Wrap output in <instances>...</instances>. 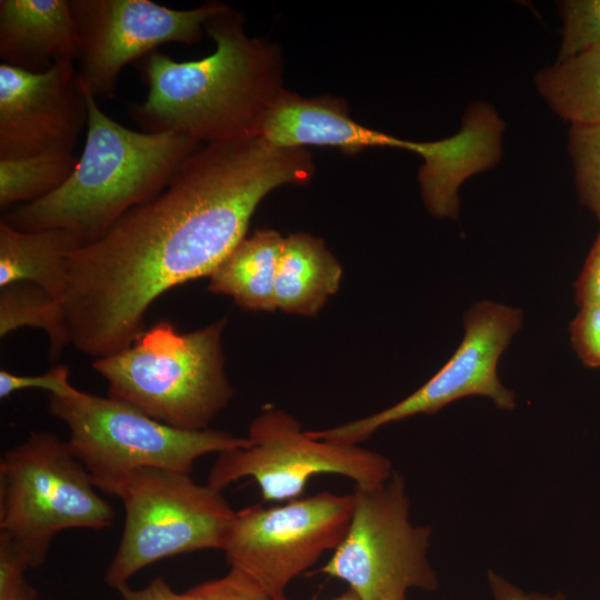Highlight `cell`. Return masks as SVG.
I'll list each match as a JSON object with an SVG mask.
<instances>
[{
    "mask_svg": "<svg viewBox=\"0 0 600 600\" xmlns=\"http://www.w3.org/2000/svg\"><path fill=\"white\" fill-rule=\"evenodd\" d=\"M313 173L307 150L261 137L199 148L161 193L70 254L60 301L70 344L96 359L131 346L156 299L209 277L269 192Z\"/></svg>",
    "mask_w": 600,
    "mask_h": 600,
    "instance_id": "cell-1",
    "label": "cell"
},
{
    "mask_svg": "<svg viewBox=\"0 0 600 600\" xmlns=\"http://www.w3.org/2000/svg\"><path fill=\"white\" fill-rule=\"evenodd\" d=\"M204 30L214 51L176 61L154 51L141 63L147 98L128 113L144 132H172L219 144L259 137L262 119L282 88V59L272 43L249 37L227 7Z\"/></svg>",
    "mask_w": 600,
    "mask_h": 600,
    "instance_id": "cell-2",
    "label": "cell"
},
{
    "mask_svg": "<svg viewBox=\"0 0 600 600\" xmlns=\"http://www.w3.org/2000/svg\"><path fill=\"white\" fill-rule=\"evenodd\" d=\"M86 96V144L73 172L52 193L2 217L11 227L63 229L82 244L92 242L127 212L161 193L199 149L197 141L181 134L128 129L108 117L87 90Z\"/></svg>",
    "mask_w": 600,
    "mask_h": 600,
    "instance_id": "cell-3",
    "label": "cell"
},
{
    "mask_svg": "<svg viewBox=\"0 0 600 600\" xmlns=\"http://www.w3.org/2000/svg\"><path fill=\"white\" fill-rule=\"evenodd\" d=\"M226 319L190 332L169 321L154 323L92 368L108 383V397L170 427L209 429L233 396L221 346Z\"/></svg>",
    "mask_w": 600,
    "mask_h": 600,
    "instance_id": "cell-4",
    "label": "cell"
},
{
    "mask_svg": "<svg viewBox=\"0 0 600 600\" xmlns=\"http://www.w3.org/2000/svg\"><path fill=\"white\" fill-rule=\"evenodd\" d=\"M49 412L68 427L69 447L96 488L110 494L139 469L191 473L199 458L249 443L247 437L210 428L180 430L73 386L66 393L49 396Z\"/></svg>",
    "mask_w": 600,
    "mask_h": 600,
    "instance_id": "cell-5",
    "label": "cell"
},
{
    "mask_svg": "<svg viewBox=\"0 0 600 600\" xmlns=\"http://www.w3.org/2000/svg\"><path fill=\"white\" fill-rule=\"evenodd\" d=\"M114 511L96 491L68 441L31 432L0 460V536L30 568L42 564L54 537L68 529H104Z\"/></svg>",
    "mask_w": 600,
    "mask_h": 600,
    "instance_id": "cell-6",
    "label": "cell"
},
{
    "mask_svg": "<svg viewBox=\"0 0 600 600\" xmlns=\"http://www.w3.org/2000/svg\"><path fill=\"white\" fill-rule=\"evenodd\" d=\"M126 518L106 583L119 591L143 568L173 556L222 550L234 510L219 491L199 484L191 473L139 469L114 494Z\"/></svg>",
    "mask_w": 600,
    "mask_h": 600,
    "instance_id": "cell-7",
    "label": "cell"
},
{
    "mask_svg": "<svg viewBox=\"0 0 600 600\" xmlns=\"http://www.w3.org/2000/svg\"><path fill=\"white\" fill-rule=\"evenodd\" d=\"M347 532L321 568L344 581L361 600H408L411 589L433 591L429 562L431 530L410 520L404 478L393 471L383 483L356 488Z\"/></svg>",
    "mask_w": 600,
    "mask_h": 600,
    "instance_id": "cell-8",
    "label": "cell"
},
{
    "mask_svg": "<svg viewBox=\"0 0 600 600\" xmlns=\"http://www.w3.org/2000/svg\"><path fill=\"white\" fill-rule=\"evenodd\" d=\"M247 439V446L218 454L207 484L222 491L250 478L266 502H284L300 498L319 474L341 476L366 489L386 482L393 473L392 462L381 453L312 438L294 417L272 407L252 420Z\"/></svg>",
    "mask_w": 600,
    "mask_h": 600,
    "instance_id": "cell-9",
    "label": "cell"
},
{
    "mask_svg": "<svg viewBox=\"0 0 600 600\" xmlns=\"http://www.w3.org/2000/svg\"><path fill=\"white\" fill-rule=\"evenodd\" d=\"M353 506V492L323 491L242 508L234 512L222 551L231 568L251 577L272 600H286L288 586L339 546Z\"/></svg>",
    "mask_w": 600,
    "mask_h": 600,
    "instance_id": "cell-10",
    "label": "cell"
},
{
    "mask_svg": "<svg viewBox=\"0 0 600 600\" xmlns=\"http://www.w3.org/2000/svg\"><path fill=\"white\" fill-rule=\"evenodd\" d=\"M463 326V339L452 357L413 393L374 414L308 433L336 443L359 444L383 426L420 413H436L470 396L487 397L497 408L512 410L516 396L501 383L497 367L522 326L521 311L484 300L467 310Z\"/></svg>",
    "mask_w": 600,
    "mask_h": 600,
    "instance_id": "cell-11",
    "label": "cell"
},
{
    "mask_svg": "<svg viewBox=\"0 0 600 600\" xmlns=\"http://www.w3.org/2000/svg\"><path fill=\"white\" fill-rule=\"evenodd\" d=\"M70 7L79 38V79L94 98H111L129 62L164 43L199 42L206 22L228 6L209 1L177 10L150 0H70Z\"/></svg>",
    "mask_w": 600,
    "mask_h": 600,
    "instance_id": "cell-12",
    "label": "cell"
},
{
    "mask_svg": "<svg viewBox=\"0 0 600 600\" xmlns=\"http://www.w3.org/2000/svg\"><path fill=\"white\" fill-rule=\"evenodd\" d=\"M87 124V96L74 61L43 72L0 64V159L73 153Z\"/></svg>",
    "mask_w": 600,
    "mask_h": 600,
    "instance_id": "cell-13",
    "label": "cell"
},
{
    "mask_svg": "<svg viewBox=\"0 0 600 600\" xmlns=\"http://www.w3.org/2000/svg\"><path fill=\"white\" fill-rule=\"evenodd\" d=\"M259 137L278 148L332 147L347 154L371 147L407 149L408 144L406 140L356 122L341 99L304 98L286 89L267 110Z\"/></svg>",
    "mask_w": 600,
    "mask_h": 600,
    "instance_id": "cell-14",
    "label": "cell"
},
{
    "mask_svg": "<svg viewBox=\"0 0 600 600\" xmlns=\"http://www.w3.org/2000/svg\"><path fill=\"white\" fill-rule=\"evenodd\" d=\"M79 38L70 0H1L0 59L31 72L77 60Z\"/></svg>",
    "mask_w": 600,
    "mask_h": 600,
    "instance_id": "cell-15",
    "label": "cell"
},
{
    "mask_svg": "<svg viewBox=\"0 0 600 600\" xmlns=\"http://www.w3.org/2000/svg\"><path fill=\"white\" fill-rule=\"evenodd\" d=\"M487 129L490 128L469 124L462 134L442 141H408L407 150L420 154L424 161L419 178L423 201L433 216L454 218L461 181L494 160L499 130L487 134Z\"/></svg>",
    "mask_w": 600,
    "mask_h": 600,
    "instance_id": "cell-16",
    "label": "cell"
},
{
    "mask_svg": "<svg viewBox=\"0 0 600 600\" xmlns=\"http://www.w3.org/2000/svg\"><path fill=\"white\" fill-rule=\"evenodd\" d=\"M342 268L323 241L308 233L284 238L274 280L276 308L316 316L339 288Z\"/></svg>",
    "mask_w": 600,
    "mask_h": 600,
    "instance_id": "cell-17",
    "label": "cell"
},
{
    "mask_svg": "<svg viewBox=\"0 0 600 600\" xmlns=\"http://www.w3.org/2000/svg\"><path fill=\"white\" fill-rule=\"evenodd\" d=\"M79 238L63 229L21 231L0 222V287L30 282L61 301L68 281V260Z\"/></svg>",
    "mask_w": 600,
    "mask_h": 600,
    "instance_id": "cell-18",
    "label": "cell"
},
{
    "mask_svg": "<svg viewBox=\"0 0 600 600\" xmlns=\"http://www.w3.org/2000/svg\"><path fill=\"white\" fill-rule=\"evenodd\" d=\"M283 240L271 229L243 238L208 277V289L231 297L246 310H276L274 280Z\"/></svg>",
    "mask_w": 600,
    "mask_h": 600,
    "instance_id": "cell-19",
    "label": "cell"
},
{
    "mask_svg": "<svg viewBox=\"0 0 600 600\" xmlns=\"http://www.w3.org/2000/svg\"><path fill=\"white\" fill-rule=\"evenodd\" d=\"M536 86L553 111L571 126L600 124V46L541 70Z\"/></svg>",
    "mask_w": 600,
    "mask_h": 600,
    "instance_id": "cell-20",
    "label": "cell"
},
{
    "mask_svg": "<svg viewBox=\"0 0 600 600\" xmlns=\"http://www.w3.org/2000/svg\"><path fill=\"white\" fill-rule=\"evenodd\" d=\"M43 330L50 340V356L57 359L70 344L61 303L46 290L30 282H18L0 291V336L19 328Z\"/></svg>",
    "mask_w": 600,
    "mask_h": 600,
    "instance_id": "cell-21",
    "label": "cell"
},
{
    "mask_svg": "<svg viewBox=\"0 0 600 600\" xmlns=\"http://www.w3.org/2000/svg\"><path fill=\"white\" fill-rule=\"evenodd\" d=\"M73 153H43L0 159V207L41 199L60 188L73 172Z\"/></svg>",
    "mask_w": 600,
    "mask_h": 600,
    "instance_id": "cell-22",
    "label": "cell"
},
{
    "mask_svg": "<svg viewBox=\"0 0 600 600\" xmlns=\"http://www.w3.org/2000/svg\"><path fill=\"white\" fill-rule=\"evenodd\" d=\"M569 151L580 198L600 220V124L571 126Z\"/></svg>",
    "mask_w": 600,
    "mask_h": 600,
    "instance_id": "cell-23",
    "label": "cell"
},
{
    "mask_svg": "<svg viewBox=\"0 0 600 600\" xmlns=\"http://www.w3.org/2000/svg\"><path fill=\"white\" fill-rule=\"evenodd\" d=\"M562 41L558 60L600 46V0H568L561 4Z\"/></svg>",
    "mask_w": 600,
    "mask_h": 600,
    "instance_id": "cell-24",
    "label": "cell"
},
{
    "mask_svg": "<svg viewBox=\"0 0 600 600\" xmlns=\"http://www.w3.org/2000/svg\"><path fill=\"white\" fill-rule=\"evenodd\" d=\"M190 591L196 600H272L251 577L231 567L224 576L200 583Z\"/></svg>",
    "mask_w": 600,
    "mask_h": 600,
    "instance_id": "cell-25",
    "label": "cell"
},
{
    "mask_svg": "<svg viewBox=\"0 0 600 600\" xmlns=\"http://www.w3.org/2000/svg\"><path fill=\"white\" fill-rule=\"evenodd\" d=\"M30 568L24 557L0 536V600H34L36 592L26 581Z\"/></svg>",
    "mask_w": 600,
    "mask_h": 600,
    "instance_id": "cell-26",
    "label": "cell"
},
{
    "mask_svg": "<svg viewBox=\"0 0 600 600\" xmlns=\"http://www.w3.org/2000/svg\"><path fill=\"white\" fill-rule=\"evenodd\" d=\"M69 376V368L63 364L56 366L46 373L38 376H19L1 369L0 398L6 399L18 391L27 389L44 390L49 396L62 394L72 387Z\"/></svg>",
    "mask_w": 600,
    "mask_h": 600,
    "instance_id": "cell-27",
    "label": "cell"
},
{
    "mask_svg": "<svg viewBox=\"0 0 600 600\" xmlns=\"http://www.w3.org/2000/svg\"><path fill=\"white\" fill-rule=\"evenodd\" d=\"M570 336L583 363L600 368V306L581 308L570 324Z\"/></svg>",
    "mask_w": 600,
    "mask_h": 600,
    "instance_id": "cell-28",
    "label": "cell"
},
{
    "mask_svg": "<svg viewBox=\"0 0 600 600\" xmlns=\"http://www.w3.org/2000/svg\"><path fill=\"white\" fill-rule=\"evenodd\" d=\"M576 299L581 308L600 306V233L576 282Z\"/></svg>",
    "mask_w": 600,
    "mask_h": 600,
    "instance_id": "cell-29",
    "label": "cell"
},
{
    "mask_svg": "<svg viewBox=\"0 0 600 600\" xmlns=\"http://www.w3.org/2000/svg\"><path fill=\"white\" fill-rule=\"evenodd\" d=\"M118 592L123 600H196L190 589L186 592H177L161 577L154 578L141 589H131L126 586Z\"/></svg>",
    "mask_w": 600,
    "mask_h": 600,
    "instance_id": "cell-30",
    "label": "cell"
},
{
    "mask_svg": "<svg viewBox=\"0 0 600 600\" xmlns=\"http://www.w3.org/2000/svg\"><path fill=\"white\" fill-rule=\"evenodd\" d=\"M487 579L493 600H533L531 593H526L518 586L492 570H488Z\"/></svg>",
    "mask_w": 600,
    "mask_h": 600,
    "instance_id": "cell-31",
    "label": "cell"
},
{
    "mask_svg": "<svg viewBox=\"0 0 600 600\" xmlns=\"http://www.w3.org/2000/svg\"><path fill=\"white\" fill-rule=\"evenodd\" d=\"M533 600H567L562 593L547 594L540 592L531 593Z\"/></svg>",
    "mask_w": 600,
    "mask_h": 600,
    "instance_id": "cell-32",
    "label": "cell"
},
{
    "mask_svg": "<svg viewBox=\"0 0 600 600\" xmlns=\"http://www.w3.org/2000/svg\"><path fill=\"white\" fill-rule=\"evenodd\" d=\"M287 600V599H286ZM333 600H361L353 591L348 590Z\"/></svg>",
    "mask_w": 600,
    "mask_h": 600,
    "instance_id": "cell-33",
    "label": "cell"
}]
</instances>
